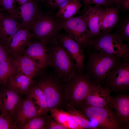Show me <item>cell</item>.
Wrapping results in <instances>:
<instances>
[{
	"label": "cell",
	"mask_w": 129,
	"mask_h": 129,
	"mask_svg": "<svg viewBox=\"0 0 129 129\" xmlns=\"http://www.w3.org/2000/svg\"><path fill=\"white\" fill-rule=\"evenodd\" d=\"M92 51L86 63V74L95 84L101 86L111 70L122 58L102 51Z\"/></svg>",
	"instance_id": "cell-1"
},
{
	"label": "cell",
	"mask_w": 129,
	"mask_h": 129,
	"mask_svg": "<svg viewBox=\"0 0 129 129\" xmlns=\"http://www.w3.org/2000/svg\"><path fill=\"white\" fill-rule=\"evenodd\" d=\"M47 47L48 66L53 67L54 74L65 82L77 71L75 62L58 41Z\"/></svg>",
	"instance_id": "cell-2"
},
{
	"label": "cell",
	"mask_w": 129,
	"mask_h": 129,
	"mask_svg": "<svg viewBox=\"0 0 129 129\" xmlns=\"http://www.w3.org/2000/svg\"><path fill=\"white\" fill-rule=\"evenodd\" d=\"M34 83L43 92L45 98L49 112L59 108L64 105L63 90L64 82L54 73H49L42 70Z\"/></svg>",
	"instance_id": "cell-3"
},
{
	"label": "cell",
	"mask_w": 129,
	"mask_h": 129,
	"mask_svg": "<svg viewBox=\"0 0 129 129\" xmlns=\"http://www.w3.org/2000/svg\"><path fill=\"white\" fill-rule=\"evenodd\" d=\"M93 83L87 75L77 71L64 83L63 93L64 104L76 107L82 103Z\"/></svg>",
	"instance_id": "cell-4"
},
{
	"label": "cell",
	"mask_w": 129,
	"mask_h": 129,
	"mask_svg": "<svg viewBox=\"0 0 129 129\" xmlns=\"http://www.w3.org/2000/svg\"><path fill=\"white\" fill-rule=\"evenodd\" d=\"M80 111L97 129H124L116 114L107 105L96 107L82 103L75 107Z\"/></svg>",
	"instance_id": "cell-5"
},
{
	"label": "cell",
	"mask_w": 129,
	"mask_h": 129,
	"mask_svg": "<svg viewBox=\"0 0 129 129\" xmlns=\"http://www.w3.org/2000/svg\"><path fill=\"white\" fill-rule=\"evenodd\" d=\"M62 29L55 17L42 11L33 28V38L47 46L58 41L59 32Z\"/></svg>",
	"instance_id": "cell-6"
},
{
	"label": "cell",
	"mask_w": 129,
	"mask_h": 129,
	"mask_svg": "<svg viewBox=\"0 0 129 129\" xmlns=\"http://www.w3.org/2000/svg\"><path fill=\"white\" fill-rule=\"evenodd\" d=\"M117 56L124 60H129V46L123 43L114 34L101 32L89 48Z\"/></svg>",
	"instance_id": "cell-7"
},
{
	"label": "cell",
	"mask_w": 129,
	"mask_h": 129,
	"mask_svg": "<svg viewBox=\"0 0 129 129\" xmlns=\"http://www.w3.org/2000/svg\"><path fill=\"white\" fill-rule=\"evenodd\" d=\"M57 20L62 28L79 44L84 50L89 48L92 42L89 38L86 20L83 15L67 20Z\"/></svg>",
	"instance_id": "cell-8"
},
{
	"label": "cell",
	"mask_w": 129,
	"mask_h": 129,
	"mask_svg": "<svg viewBox=\"0 0 129 129\" xmlns=\"http://www.w3.org/2000/svg\"><path fill=\"white\" fill-rule=\"evenodd\" d=\"M104 83L105 86L116 93H126L129 90V60H121L116 64Z\"/></svg>",
	"instance_id": "cell-9"
},
{
	"label": "cell",
	"mask_w": 129,
	"mask_h": 129,
	"mask_svg": "<svg viewBox=\"0 0 129 129\" xmlns=\"http://www.w3.org/2000/svg\"><path fill=\"white\" fill-rule=\"evenodd\" d=\"M20 95L10 89L6 83L0 86V115L12 119L22 100Z\"/></svg>",
	"instance_id": "cell-10"
},
{
	"label": "cell",
	"mask_w": 129,
	"mask_h": 129,
	"mask_svg": "<svg viewBox=\"0 0 129 129\" xmlns=\"http://www.w3.org/2000/svg\"><path fill=\"white\" fill-rule=\"evenodd\" d=\"M85 6L82 14L85 18L89 38L92 43L101 32L100 24L107 7L96 5L93 6L91 5Z\"/></svg>",
	"instance_id": "cell-11"
},
{
	"label": "cell",
	"mask_w": 129,
	"mask_h": 129,
	"mask_svg": "<svg viewBox=\"0 0 129 129\" xmlns=\"http://www.w3.org/2000/svg\"><path fill=\"white\" fill-rule=\"evenodd\" d=\"M58 41L67 51L75 63L77 70L84 73V61L85 58L84 50L79 44L67 33H59Z\"/></svg>",
	"instance_id": "cell-12"
},
{
	"label": "cell",
	"mask_w": 129,
	"mask_h": 129,
	"mask_svg": "<svg viewBox=\"0 0 129 129\" xmlns=\"http://www.w3.org/2000/svg\"><path fill=\"white\" fill-rule=\"evenodd\" d=\"M107 105L116 114L124 129H129V94L120 93L114 96L111 95Z\"/></svg>",
	"instance_id": "cell-13"
},
{
	"label": "cell",
	"mask_w": 129,
	"mask_h": 129,
	"mask_svg": "<svg viewBox=\"0 0 129 129\" xmlns=\"http://www.w3.org/2000/svg\"><path fill=\"white\" fill-rule=\"evenodd\" d=\"M18 7L19 20L25 28L31 32H32L36 20L42 11L37 1L28 0Z\"/></svg>",
	"instance_id": "cell-14"
},
{
	"label": "cell",
	"mask_w": 129,
	"mask_h": 129,
	"mask_svg": "<svg viewBox=\"0 0 129 129\" xmlns=\"http://www.w3.org/2000/svg\"><path fill=\"white\" fill-rule=\"evenodd\" d=\"M33 38V35L25 28L16 33L5 43V48L10 55L21 54Z\"/></svg>",
	"instance_id": "cell-15"
},
{
	"label": "cell",
	"mask_w": 129,
	"mask_h": 129,
	"mask_svg": "<svg viewBox=\"0 0 129 129\" xmlns=\"http://www.w3.org/2000/svg\"><path fill=\"white\" fill-rule=\"evenodd\" d=\"M21 54L30 58L42 70L48 66L47 47L38 41H31Z\"/></svg>",
	"instance_id": "cell-16"
},
{
	"label": "cell",
	"mask_w": 129,
	"mask_h": 129,
	"mask_svg": "<svg viewBox=\"0 0 129 129\" xmlns=\"http://www.w3.org/2000/svg\"><path fill=\"white\" fill-rule=\"evenodd\" d=\"M10 55L14 73L20 74L33 79L42 70L26 56L21 54Z\"/></svg>",
	"instance_id": "cell-17"
},
{
	"label": "cell",
	"mask_w": 129,
	"mask_h": 129,
	"mask_svg": "<svg viewBox=\"0 0 129 129\" xmlns=\"http://www.w3.org/2000/svg\"><path fill=\"white\" fill-rule=\"evenodd\" d=\"M112 91L109 88L93 83L82 102L86 105L96 107L106 106Z\"/></svg>",
	"instance_id": "cell-18"
},
{
	"label": "cell",
	"mask_w": 129,
	"mask_h": 129,
	"mask_svg": "<svg viewBox=\"0 0 129 129\" xmlns=\"http://www.w3.org/2000/svg\"><path fill=\"white\" fill-rule=\"evenodd\" d=\"M5 11L0 12V38L5 43L17 32L25 27L20 21Z\"/></svg>",
	"instance_id": "cell-19"
},
{
	"label": "cell",
	"mask_w": 129,
	"mask_h": 129,
	"mask_svg": "<svg viewBox=\"0 0 129 129\" xmlns=\"http://www.w3.org/2000/svg\"><path fill=\"white\" fill-rule=\"evenodd\" d=\"M41 115L31 101L26 97L22 99L12 118L19 128L32 118Z\"/></svg>",
	"instance_id": "cell-20"
},
{
	"label": "cell",
	"mask_w": 129,
	"mask_h": 129,
	"mask_svg": "<svg viewBox=\"0 0 129 129\" xmlns=\"http://www.w3.org/2000/svg\"><path fill=\"white\" fill-rule=\"evenodd\" d=\"M34 80L25 75L14 73L8 79L6 85L10 89L21 95L27 94Z\"/></svg>",
	"instance_id": "cell-21"
},
{
	"label": "cell",
	"mask_w": 129,
	"mask_h": 129,
	"mask_svg": "<svg viewBox=\"0 0 129 129\" xmlns=\"http://www.w3.org/2000/svg\"><path fill=\"white\" fill-rule=\"evenodd\" d=\"M27 96L42 115L47 114L49 111L45 96L41 90L34 83Z\"/></svg>",
	"instance_id": "cell-22"
},
{
	"label": "cell",
	"mask_w": 129,
	"mask_h": 129,
	"mask_svg": "<svg viewBox=\"0 0 129 129\" xmlns=\"http://www.w3.org/2000/svg\"><path fill=\"white\" fill-rule=\"evenodd\" d=\"M118 9V7H107L100 24L101 32H110L115 26L119 19Z\"/></svg>",
	"instance_id": "cell-23"
},
{
	"label": "cell",
	"mask_w": 129,
	"mask_h": 129,
	"mask_svg": "<svg viewBox=\"0 0 129 129\" xmlns=\"http://www.w3.org/2000/svg\"><path fill=\"white\" fill-rule=\"evenodd\" d=\"M51 116L67 129H81L71 115L67 112L59 108L51 110Z\"/></svg>",
	"instance_id": "cell-24"
},
{
	"label": "cell",
	"mask_w": 129,
	"mask_h": 129,
	"mask_svg": "<svg viewBox=\"0 0 129 129\" xmlns=\"http://www.w3.org/2000/svg\"><path fill=\"white\" fill-rule=\"evenodd\" d=\"M82 6V4L79 0H70L64 6L59 9L55 17L58 20H68L73 17Z\"/></svg>",
	"instance_id": "cell-25"
},
{
	"label": "cell",
	"mask_w": 129,
	"mask_h": 129,
	"mask_svg": "<svg viewBox=\"0 0 129 129\" xmlns=\"http://www.w3.org/2000/svg\"><path fill=\"white\" fill-rule=\"evenodd\" d=\"M66 112L70 114L81 129H97L96 127L80 111L69 104L65 105Z\"/></svg>",
	"instance_id": "cell-26"
},
{
	"label": "cell",
	"mask_w": 129,
	"mask_h": 129,
	"mask_svg": "<svg viewBox=\"0 0 129 129\" xmlns=\"http://www.w3.org/2000/svg\"><path fill=\"white\" fill-rule=\"evenodd\" d=\"M49 116L47 114L34 117L20 126L19 129H45Z\"/></svg>",
	"instance_id": "cell-27"
},
{
	"label": "cell",
	"mask_w": 129,
	"mask_h": 129,
	"mask_svg": "<svg viewBox=\"0 0 129 129\" xmlns=\"http://www.w3.org/2000/svg\"><path fill=\"white\" fill-rule=\"evenodd\" d=\"M14 73L11 56L0 64V86L6 83L9 78Z\"/></svg>",
	"instance_id": "cell-28"
},
{
	"label": "cell",
	"mask_w": 129,
	"mask_h": 129,
	"mask_svg": "<svg viewBox=\"0 0 129 129\" xmlns=\"http://www.w3.org/2000/svg\"><path fill=\"white\" fill-rule=\"evenodd\" d=\"M15 0H0V9L8 13L10 15L19 20L18 7Z\"/></svg>",
	"instance_id": "cell-29"
},
{
	"label": "cell",
	"mask_w": 129,
	"mask_h": 129,
	"mask_svg": "<svg viewBox=\"0 0 129 129\" xmlns=\"http://www.w3.org/2000/svg\"><path fill=\"white\" fill-rule=\"evenodd\" d=\"M120 40L125 41L129 40V19L127 18L120 23L117 31L114 34Z\"/></svg>",
	"instance_id": "cell-30"
},
{
	"label": "cell",
	"mask_w": 129,
	"mask_h": 129,
	"mask_svg": "<svg viewBox=\"0 0 129 129\" xmlns=\"http://www.w3.org/2000/svg\"><path fill=\"white\" fill-rule=\"evenodd\" d=\"M64 126L58 122L51 116L47 119L45 129H66Z\"/></svg>",
	"instance_id": "cell-31"
},
{
	"label": "cell",
	"mask_w": 129,
	"mask_h": 129,
	"mask_svg": "<svg viewBox=\"0 0 129 129\" xmlns=\"http://www.w3.org/2000/svg\"><path fill=\"white\" fill-rule=\"evenodd\" d=\"M85 6L94 4L96 5L106 7L113 4L111 0H81Z\"/></svg>",
	"instance_id": "cell-32"
},
{
	"label": "cell",
	"mask_w": 129,
	"mask_h": 129,
	"mask_svg": "<svg viewBox=\"0 0 129 129\" xmlns=\"http://www.w3.org/2000/svg\"><path fill=\"white\" fill-rule=\"evenodd\" d=\"M10 56L5 47V42L0 38V64L7 60Z\"/></svg>",
	"instance_id": "cell-33"
},
{
	"label": "cell",
	"mask_w": 129,
	"mask_h": 129,
	"mask_svg": "<svg viewBox=\"0 0 129 129\" xmlns=\"http://www.w3.org/2000/svg\"><path fill=\"white\" fill-rule=\"evenodd\" d=\"M70 0H48V5L52 7L59 9L65 5Z\"/></svg>",
	"instance_id": "cell-34"
},
{
	"label": "cell",
	"mask_w": 129,
	"mask_h": 129,
	"mask_svg": "<svg viewBox=\"0 0 129 129\" xmlns=\"http://www.w3.org/2000/svg\"><path fill=\"white\" fill-rule=\"evenodd\" d=\"M11 126L10 119L0 115V129H9Z\"/></svg>",
	"instance_id": "cell-35"
},
{
	"label": "cell",
	"mask_w": 129,
	"mask_h": 129,
	"mask_svg": "<svg viewBox=\"0 0 129 129\" xmlns=\"http://www.w3.org/2000/svg\"><path fill=\"white\" fill-rule=\"evenodd\" d=\"M118 5V9H121L122 11L129 10V0H122Z\"/></svg>",
	"instance_id": "cell-36"
},
{
	"label": "cell",
	"mask_w": 129,
	"mask_h": 129,
	"mask_svg": "<svg viewBox=\"0 0 129 129\" xmlns=\"http://www.w3.org/2000/svg\"><path fill=\"white\" fill-rule=\"evenodd\" d=\"M19 6L27 2L28 0H15Z\"/></svg>",
	"instance_id": "cell-37"
},
{
	"label": "cell",
	"mask_w": 129,
	"mask_h": 129,
	"mask_svg": "<svg viewBox=\"0 0 129 129\" xmlns=\"http://www.w3.org/2000/svg\"><path fill=\"white\" fill-rule=\"evenodd\" d=\"M122 0H111L112 3H115L118 5Z\"/></svg>",
	"instance_id": "cell-38"
},
{
	"label": "cell",
	"mask_w": 129,
	"mask_h": 129,
	"mask_svg": "<svg viewBox=\"0 0 129 129\" xmlns=\"http://www.w3.org/2000/svg\"><path fill=\"white\" fill-rule=\"evenodd\" d=\"M48 0H38L39 1H41L42 2H44L45 1Z\"/></svg>",
	"instance_id": "cell-39"
},
{
	"label": "cell",
	"mask_w": 129,
	"mask_h": 129,
	"mask_svg": "<svg viewBox=\"0 0 129 129\" xmlns=\"http://www.w3.org/2000/svg\"><path fill=\"white\" fill-rule=\"evenodd\" d=\"M0 17H1L0 12Z\"/></svg>",
	"instance_id": "cell-40"
},
{
	"label": "cell",
	"mask_w": 129,
	"mask_h": 129,
	"mask_svg": "<svg viewBox=\"0 0 129 129\" xmlns=\"http://www.w3.org/2000/svg\"></svg>",
	"instance_id": "cell-41"
},
{
	"label": "cell",
	"mask_w": 129,
	"mask_h": 129,
	"mask_svg": "<svg viewBox=\"0 0 129 129\" xmlns=\"http://www.w3.org/2000/svg\"></svg>",
	"instance_id": "cell-42"
}]
</instances>
